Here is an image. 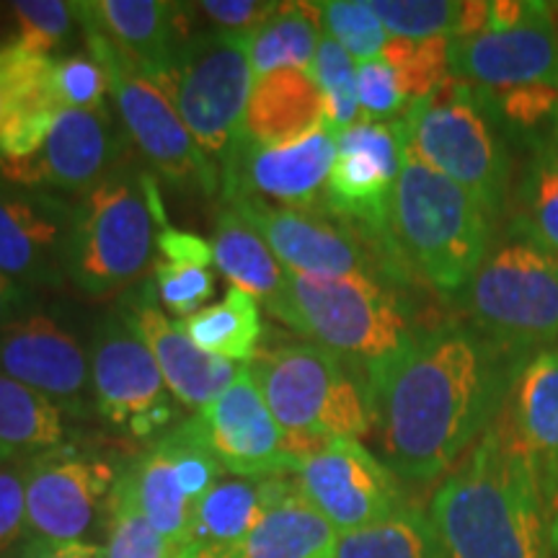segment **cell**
<instances>
[{
  "instance_id": "cell-46",
  "label": "cell",
  "mask_w": 558,
  "mask_h": 558,
  "mask_svg": "<svg viewBox=\"0 0 558 558\" xmlns=\"http://www.w3.org/2000/svg\"><path fill=\"white\" fill-rule=\"evenodd\" d=\"M156 248H158V262L166 264H179V267H205L215 264L213 243H207L199 235L190 233V230H177V228H160L156 235Z\"/></svg>"
},
{
  "instance_id": "cell-26",
  "label": "cell",
  "mask_w": 558,
  "mask_h": 558,
  "mask_svg": "<svg viewBox=\"0 0 558 558\" xmlns=\"http://www.w3.org/2000/svg\"><path fill=\"white\" fill-rule=\"evenodd\" d=\"M324 128V96L308 73L282 70L256 78L243 122L248 143L279 148Z\"/></svg>"
},
{
  "instance_id": "cell-24",
  "label": "cell",
  "mask_w": 558,
  "mask_h": 558,
  "mask_svg": "<svg viewBox=\"0 0 558 558\" xmlns=\"http://www.w3.org/2000/svg\"><path fill=\"white\" fill-rule=\"evenodd\" d=\"M122 311L156 357L166 386L186 409L202 411L239 378L243 365L202 352L181 326L158 308L148 284L140 295H132Z\"/></svg>"
},
{
  "instance_id": "cell-32",
  "label": "cell",
  "mask_w": 558,
  "mask_h": 558,
  "mask_svg": "<svg viewBox=\"0 0 558 558\" xmlns=\"http://www.w3.org/2000/svg\"><path fill=\"white\" fill-rule=\"evenodd\" d=\"M130 473L145 518L158 530L166 548H169V556L181 558L186 538H190L194 505L186 497L169 450L160 445V439L130 465Z\"/></svg>"
},
{
  "instance_id": "cell-42",
  "label": "cell",
  "mask_w": 558,
  "mask_h": 558,
  "mask_svg": "<svg viewBox=\"0 0 558 558\" xmlns=\"http://www.w3.org/2000/svg\"><path fill=\"white\" fill-rule=\"evenodd\" d=\"M145 284H148L150 295L179 318H190L197 311L207 308V300L215 295V275L205 267L153 262V275Z\"/></svg>"
},
{
  "instance_id": "cell-13",
  "label": "cell",
  "mask_w": 558,
  "mask_h": 558,
  "mask_svg": "<svg viewBox=\"0 0 558 558\" xmlns=\"http://www.w3.org/2000/svg\"><path fill=\"white\" fill-rule=\"evenodd\" d=\"M295 481L339 535L386 520L407 505L396 473L352 437L329 439L305 456Z\"/></svg>"
},
{
  "instance_id": "cell-37",
  "label": "cell",
  "mask_w": 558,
  "mask_h": 558,
  "mask_svg": "<svg viewBox=\"0 0 558 558\" xmlns=\"http://www.w3.org/2000/svg\"><path fill=\"white\" fill-rule=\"evenodd\" d=\"M390 37L456 39L463 34L465 3L452 0H369Z\"/></svg>"
},
{
  "instance_id": "cell-27",
  "label": "cell",
  "mask_w": 558,
  "mask_h": 558,
  "mask_svg": "<svg viewBox=\"0 0 558 558\" xmlns=\"http://www.w3.org/2000/svg\"><path fill=\"white\" fill-rule=\"evenodd\" d=\"M213 254L215 267L222 271L230 288H239L251 298L264 300L267 308L282 295L288 269L275 259L262 235L228 205H220L215 213Z\"/></svg>"
},
{
  "instance_id": "cell-18",
  "label": "cell",
  "mask_w": 558,
  "mask_h": 558,
  "mask_svg": "<svg viewBox=\"0 0 558 558\" xmlns=\"http://www.w3.org/2000/svg\"><path fill=\"white\" fill-rule=\"evenodd\" d=\"M190 427L218 458L222 471L241 478L262 481L298 469V460L284 448V432L251 378L248 365H243L226 393L190 418Z\"/></svg>"
},
{
  "instance_id": "cell-31",
  "label": "cell",
  "mask_w": 558,
  "mask_h": 558,
  "mask_svg": "<svg viewBox=\"0 0 558 558\" xmlns=\"http://www.w3.org/2000/svg\"><path fill=\"white\" fill-rule=\"evenodd\" d=\"M514 197V222L522 239L558 254V114L533 135Z\"/></svg>"
},
{
  "instance_id": "cell-10",
  "label": "cell",
  "mask_w": 558,
  "mask_h": 558,
  "mask_svg": "<svg viewBox=\"0 0 558 558\" xmlns=\"http://www.w3.org/2000/svg\"><path fill=\"white\" fill-rule=\"evenodd\" d=\"M163 90L202 156L222 171L243 137L254 90L246 39L218 29L194 34L179 52Z\"/></svg>"
},
{
  "instance_id": "cell-14",
  "label": "cell",
  "mask_w": 558,
  "mask_h": 558,
  "mask_svg": "<svg viewBox=\"0 0 558 558\" xmlns=\"http://www.w3.org/2000/svg\"><path fill=\"white\" fill-rule=\"evenodd\" d=\"M107 460L73 445L26 460V541H83L117 484Z\"/></svg>"
},
{
  "instance_id": "cell-45",
  "label": "cell",
  "mask_w": 558,
  "mask_h": 558,
  "mask_svg": "<svg viewBox=\"0 0 558 558\" xmlns=\"http://www.w3.org/2000/svg\"><path fill=\"white\" fill-rule=\"evenodd\" d=\"M192 9L213 21L218 32L248 39L279 9V3H271V0H202Z\"/></svg>"
},
{
  "instance_id": "cell-17",
  "label": "cell",
  "mask_w": 558,
  "mask_h": 558,
  "mask_svg": "<svg viewBox=\"0 0 558 558\" xmlns=\"http://www.w3.org/2000/svg\"><path fill=\"white\" fill-rule=\"evenodd\" d=\"M128 143L107 109H60L37 156L24 163H3L0 177L26 190L81 197L128 163Z\"/></svg>"
},
{
  "instance_id": "cell-25",
  "label": "cell",
  "mask_w": 558,
  "mask_h": 558,
  "mask_svg": "<svg viewBox=\"0 0 558 558\" xmlns=\"http://www.w3.org/2000/svg\"><path fill=\"white\" fill-rule=\"evenodd\" d=\"M262 514L239 546L213 558H337L339 530L308 499L295 478L259 481Z\"/></svg>"
},
{
  "instance_id": "cell-47",
  "label": "cell",
  "mask_w": 558,
  "mask_h": 558,
  "mask_svg": "<svg viewBox=\"0 0 558 558\" xmlns=\"http://www.w3.org/2000/svg\"><path fill=\"white\" fill-rule=\"evenodd\" d=\"M16 558H107V548L88 541L52 543V541H26Z\"/></svg>"
},
{
  "instance_id": "cell-22",
  "label": "cell",
  "mask_w": 558,
  "mask_h": 558,
  "mask_svg": "<svg viewBox=\"0 0 558 558\" xmlns=\"http://www.w3.org/2000/svg\"><path fill=\"white\" fill-rule=\"evenodd\" d=\"M501 418L538 481L558 535V349L530 354L514 375Z\"/></svg>"
},
{
  "instance_id": "cell-50",
  "label": "cell",
  "mask_w": 558,
  "mask_h": 558,
  "mask_svg": "<svg viewBox=\"0 0 558 558\" xmlns=\"http://www.w3.org/2000/svg\"><path fill=\"white\" fill-rule=\"evenodd\" d=\"M5 117V104H3V94H0V122H3Z\"/></svg>"
},
{
  "instance_id": "cell-34",
  "label": "cell",
  "mask_w": 558,
  "mask_h": 558,
  "mask_svg": "<svg viewBox=\"0 0 558 558\" xmlns=\"http://www.w3.org/2000/svg\"><path fill=\"white\" fill-rule=\"evenodd\" d=\"M337 558H448L429 514L403 505L373 525L339 535Z\"/></svg>"
},
{
  "instance_id": "cell-38",
  "label": "cell",
  "mask_w": 558,
  "mask_h": 558,
  "mask_svg": "<svg viewBox=\"0 0 558 558\" xmlns=\"http://www.w3.org/2000/svg\"><path fill=\"white\" fill-rule=\"evenodd\" d=\"M450 39H401L390 37L380 58L399 73L411 104L427 99L429 94L450 78Z\"/></svg>"
},
{
  "instance_id": "cell-7",
  "label": "cell",
  "mask_w": 558,
  "mask_h": 558,
  "mask_svg": "<svg viewBox=\"0 0 558 558\" xmlns=\"http://www.w3.org/2000/svg\"><path fill=\"white\" fill-rule=\"evenodd\" d=\"M158 177L130 160L73 202L68 282L101 298L143 277L156 248L150 190Z\"/></svg>"
},
{
  "instance_id": "cell-1",
  "label": "cell",
  "mask_w": 558,
  "mask_h": 558,
  "mask_svg": "<svg viewBox=\"0 0 558 558\" xmlns=\"http://www.w3.org/2000/svg\"><path fill=\"white\" fill-rule=\"evenodd\" d=\"M525 360L476 326L416 331L396 357L367 373L388 469L411 484L450 473L497 422Z\"/></svg>"
},
{
  "instance_id": "cell-12",
  "label": "cell",
  "mask_w": 558,
  "mask_h": 558,
  "mask_svg": "<svg viewBox=\"0 0 558 558\" xmlns=\"http://www.w3.org/2000/svg\"><path fill=\"white\" fill-rule=\"evenodd\" d=\"M407 124L357 122L339 135L337 160L326 184V213L360 228L386 251L388 262V218L396 181L401 173ZM393 267V262H390Z\"/></svg>"
},
{
  "instance_id": "cell-29",
  "label": "cell",
  "mask_w": 558,
  "mask_h": 558,
  "mask_svg": "<svg viewBox=\"0 0 558 558\" xmlns=\"http://www.w3.org/2000/svg\"><path fill=\"white\" fill-rule=\"evenodd\" d=\"M320 39L324 21L316 3H279V9L246 39L251 70L256 78L282 70L311 73Z\"/></svg>"
},
{
  "instance_id": "cell-9",
  "label": "cell",
  "mask_w": 558,
  "mask_h": 558,
  "mask_svg": "<svg viewBox=\"0 0 558 558\" xmlns=\"http://www.w3.org/2000/svg\"><path fill=\"white\" fill-rule=\"evenodd\" d=\"M473 326L509 352L530 354L558 341V254L518 235L488 248L469 282Z\"/></svg>"
},
{
  "instance_id": "cell-16",
  "label": "cell",
  "mask_w": 558,
  "mask_h": 558,
  "mask_svg": "<svg viewBox=\"0 0 558 558\" xmlns=\"http://www.w3.org/2000/svg\"><path fill=\"white\" fill-rule=\"evenodd\" d=\"M267 243L275 259L288 271L308 277H373L380 279V264L362 246L360 235L341 220L324 213H300L256 197L222 202Z\"/></svg>"
},
{
  "instance_id": "cell-21",
  "label": "cell",
  "mask_w": 558,
  "mask_h": 558,
  "mask_svg": "<svg viewBox=\"0 0 558 558\" xmlns=\"http://www.w3.org/2000/svg\"><path fill=\"white\" fill-rule=\"evenodd\" d=\"M0 373L50 396L68 414H88L94 388L86 349L47 313L29 311L0 329Z\"/></svg>"
},
{
  "instance_id": "cell-49",
  "label": "cell",
  "mask_w": 558,
  "mask_h": 558,
  "mask_svg": "<svg viewBox=\"0 0 558 558\" xmlns=\"http://www.w3.org/2000/svg\"><path fill=\"white\" fill-rule=\"evenodd\" d=\"M9 460H19V458H11V456H5V452L0 450V465H3V463H9Z\"/></svg>"
},
{
  "instance_id": "cell-44",
  "label": "cell",
  "mask_w": 558,
  "mask_h": 558,
  "mask_svg": "<svg viewBox=\"0 0 558 558\" xmlns=\"http://www.w3.org/2000/svg\"><path fill=\"white\" fill-rule=\"evenodd\" d=\"M26 460L0 465V558H11L26 543Z\"/></svg>"
},
{
  "instance_id": "cell-30",
  "label": "cell",
  "mask_w": 558,
  "mask_h": 558,
  "mask_svg": "<svg viewBox=\"0 0 558 558\" xmlns=\"http://www.w3.org/2000/svg\"><path fill=\"white\" fill-rule=\"evenodd\" d=\"M65 409L0 373V450L11 458H34L65 448Z\"/></svg>"
},
{
  "instance_id": "cell-2",
  "label": "cell",
  "mask_w": 558,
  "mask_h": 558,
  "mask_svg": "<svg viewBox=\"0 0 558 558\" xmlns=\"http://www.w3.org/2000/svg\"><path fill=\"white\" fill-rule=\"evenodd\" d=\"M429 520L448 558H554L558 550L556 520L501 414L439 484Z\"/></svg>"
},
{
  "instance_id": "cell-36",
  "label": "cell",
  "mask_w": 558,
  "mask_h": 558,
  "mask_svg": "<svg viewBox=\"0 0 558 558\" xmlns=\"http://www.w3.org/2000/svg\"><path fill=\"white\" fill-rule=\"evenodd\" d=\"M308 75L316 81L320 96H324L326 130H331L333 135H341V132L360 122L357 62L326 32Z\"/></svg>"
},
{
  "instance_id": "cell-40",
  "label": "cell",
  "mask_w": 558,
  "mask_h": 558,
  "mask_svg": "<svg viewBox=\"0 0 558 558\" xmlns=\"http://www.w3.org/2000/svg\"><path fill=\"white\" fill-rule=\"evenodd\" d=\"M9 9L16 21V39L45 58H52L78 21V3L65 0H16Z\"/></svg>"
},
{
  "instance_id": "cell-28",
  "label": "cell",
  "mask_w": 558,
  "mask_h": 558,
  "mask_svg": "<svg viewBox=\"0 0 558 558\" xmlns=\"http://www.w3.org/2000/svg\"><path fill=\"white\" fill-rule=\"evenodd\" d=\"M262 514L259 481H218L194 507L181 558H213L235 548Z\"/></svg>"
},
{
  "instance_id": "cell-43",
  "label": "cell",
  "mask_w": 558,
  "mask_h": 558,
  "mask_svg": "<svg viewBox=\"0 0 558 558\" xmlns=\"http://www.w3.org/2000/svg\"><path fill=\"white\" fill-rule=\"evenodd\" d=\"M357 101L365 122H393L411 107L399 73L383 58L357 65Z\"/></svg>"
},
{
  "instance_id": "cell-39",
  "label": "cell",
  "mask_w": 558,
  "mask_h": 558,
  "mask_svg": "<svg viewBox=\"0 0 558 558\" xmlns=\"http://www.w3.org/2000/svg\"><path fill=\"white\" fill-rule=\"evenodd\" d=\"M316 5L326 34L337 39L357 65L380 58L390 34L369 0H324Z\"/></svg>"
},
{
  "instance_id": "cell-23",
  "label": "cell",
  "mask_w": 558,
  "mask_h": 558,
  "mask_svg": "<svg viewBox=\"0 0 558 558\" xmlns=\"http://www.w3.org/2000/svg\"><path fill=\"white\" fill-rule=\"evenodd\" d=\"M186 9L163 0H88L78 3V24L99 29L140 73L163 88L179 52L192 39Z\"/></svg>"
},
{
  "instance_id": "cell-41",
  "label": "cell",
  "mask_w": 558,
  "mask_h": 558,
  "mask_svg": "<svg viewBox=\"0 0 558 558\" xmlns=\"http://www.w3.org/2000/svg\"><path fill=\"white\" fill-rule=\"evenodd\" d=\"M52 90L58 109H107L104 107V96L109 94L107 73L88 50L54 58Z\"/></svg>"
},
{
  "instance_id": "cell-20",
  "label": "cell",
  "mask_w": 558,
  "mask_h": 558,
  "mask_svg": "<svg viewBox=\"0 0 558 558\" xmlns=\"http://www.w3.org/2000/svg\"><path fill=\"white\" fill-rule=\"evenodd\" d=\"M73 202L0 177V271L26 288L68 282Z\"/></svg>"
},
{
  "instance_id": "cell-5",
  "label": "cell",
  "mask_w": 558,
  "mask_h": 558,
  "mask_svg": "<svg viewBox=\"0 0 558 558\" xmlns=\"http://www.w3.org/2000/svg\"><path fill=\"white\" fill-rule=\"evenodd\" d=\"M450 75L476 90L497 120L541 128L558 114V29L548 3L520 21L450 39Z\"/></svg>"
},
{
  "instance_id": "cell-15",
  "label": "cell",
  "mask_w": 558,
  "mask_h": 558,
  "mask_svg": "<svg viewBox=\"0 0 558 558\" xmlns=\"http://www.w3.org/2000/svg\"><path fill=\"white\" fill-rule=\"evenodd\" d=\"M337 143L339 135L326 128L279 148L241 137L220 171V199L256 197L300 213H326V184L337 160Z\"/></svg>"
},
{
  "instance_id": "cell-33",
  "label": "cell",
  "mask_w": 558,
  "mask_h": 558,
  "mask_svg": "<svg viewBox=\"0 0 558 558\" xmlns=\"http://www.w3.org/2000/svg\"><path fill=\"white\" fill-rule=\"evenodd\" d=\"M179 326L202 352L228 362L254 360L264 337L259 300L239 288H228L218 305H207Z\"/></svg>"
},
{
  "instance_id": "cell-11",
  "label": "cell",
  "mask_w": 558,
  "mask_h": 558,
  "mask_svg": "<svg viewBox=\"0 0 558 558\" xmlns=\"http://www.w3.org/2000/svg\"><path fill=\"white\" fill-rule=\"evenodd\" d=\"M81 29L86 34L88 52L107 73L109 94L120 111L124 135L148 160L153 173L177 190H199L207 197L220 194V171L202 156L166 90L140 73L135 62L99 29Z\"/></svg>"
},
{
  "instance_id": "cell-6",
  "label": "cell",
  "mask_w": 558,
  "mask_h": 558,
  "mask_svg": "<svg viewBox=\"0 0 558 558\" xmlns=\"http://www.w3.org/2000/svg\"><path fill=\"white\" fill-rule=\"evenodd\" d=\"M269 313L311 344H318L362 373L401 352L416 329L403 300L386 279L308 277L288 271L282 295Z\"/></svg>"
},
{
  "instance_id": "cell-4",
  "label": "cell",
  "mask_w": 558,
  "mask_h": 558,
  "mask_svg": "<svg viewBox=\"0 0 558 558\" xmlns=\"http://www.w3.org/2000/svg\"><path fill=\"white\" fill-rule=\"evenodd\" d=\"M248 373L298 463L329 439H360L373 427L367 388L329 349L311 341L275 344L248 362Z\"/></svg>"
},
{
  "instance_id": "cell-35",
  "label": "cell",
  "mask_w": 558,
  "mask_h": 558,
  "mask_svg": "<svg viewBox=\"0 0 558 558\" xmlns=\"http://www.w3.org/2000/svg\"><path fill=\"white\" fill-rule=\"evenodd\" d=\"M107 558H171L137 501L130 469L117 476L107 501Z\"/></svg>"
},
{
  "instance_id": "cell-8",
  "label": "cell",
  "mask_w": 558,
  "mask_h": 558,
  "mask_svg": "<svg viewBox=\"0 0 558 558\" xmlns=\"http://www.w3.org/2000/svg\"><path fill=\"white\" fill-rule=\"evenodd\" d=\"M403 124L409 148L429 169L456 181L492 218L505 207L509 156L497 117L476 90L450 75L435 94L411 104Z\"/></svg>"
},
{
  "instance_id": "cell-48",
  "label": "cell",
  "mask_w": 558,
  "mask_h": 558,
  "mask_svg": "<svg viewBox=\"0 0 558 558\" xmlns=\"http://www.w3.org/2000/svg\"><path fill=\"white\" fill-rule=\"evenodd\" d=\"M32 311V288L0 271V329Z\"/></svg>"
},
{
  "instance_id": "cell-19",
  "label": "cell",
  "mask_w": 558,
  "mask_h": 558,
  "mask_svg": "<svg viewBox=\"0 0 558 558\" xmlns=\"http://www.w3.org/2000/svg\"><path fill=\"white\" fill-rule=\"evenodd\" d=\"M90 388L96 411L132 435L156 411L171 407L158 362L124 311H109L90 337Z\"/></svg>"
},
{
  "instance_id": "cell-3",
  "label": "cell",
  "mask_w": 558,
  "mask_h": 558,
  "mask_svg": "<svg viewBox=\"0 0 558 558\" xmlns=\"http://www.w3.org/2000/svg\"><path fill=\"white\" fill-rule=\"evenodd\" d=\"M488 248L492 215L456 181L429 169L407 140L388 218L393 267H409L442 295H458Z\"/></svg>"
}]
</instances>
